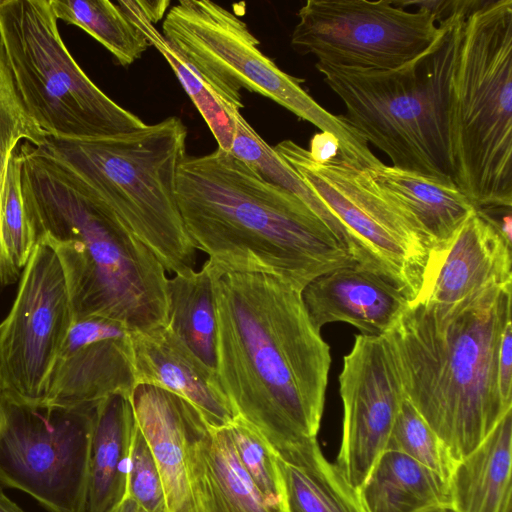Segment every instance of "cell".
<instances>
[{"label": "cell", "mask_w": 512, "mask_h": 512, "mask_svg": "<svg viewBox=\"0 0 512 512\" xmlns=\"http://www.w3.org/2000/svg\"><path fill=\"white\" fill-rule=\"evenodd\" d=\"M209 273L216 372L235 416L276 456L316 439L331 354L302 292L266 274Z\"/></svg>", "instance_id": "obj_1"}, {"label": "cell", "mask_w": 512, "mask_h": 512, "mask_svg": "<svg viewBox=\"0 0 512 512\" xmlns=\"http://www.w3.org/2000/svg\"><path fill=\"white\" fill-rule=\"evenodd\" d=\"M178 208L213 274L259 273L302 292L316 278L357 267L349 250L298 197L217 148L183 159Z\"/></svg>", "instance_id": "obj_2"}, {"label": "cell", "mask_w": 512, "mask_h": 512, "mask_svg": "<svg viewBox=\"0 0 512 512\" xmlns=\"http://www.w3.org/2000/svg\"><path fill=\"white\" fill-rule=\"evenodd\" d=\"M19 154L27 224L61 264L74 321L107 318L133 332L167 325L169 278L157 257L61 162L29 142Z\"/></svg>", "instance_id": "obj_3"}, {"label": "cell", "mask_w": 512, "mask_h": 512, "mask_svg": "<svg viewBox=\"0 0 512 512\" xmlns=\"http://www.w3.org/2000/svg\"><path fill=\"white\" fill-rule=\"evenodd\" d=\"M512 283L453 303H408L381 335L407 400L458 463L512 406L498 384V352L511 321Z\"/></svg>", "instance_id": "obj_4"}, {"label": "cell", "mask_w": 512, "mask_h": 512, "mask_svg": "<svg viewBox=\"0 0 512 512\" xmlns=\"http://www.w3.org/2000/svg\"><path fill=\"white\" fill-rule=\"evenodd\" d=\"M473 0H459L420 56L393 70L315 63L343 101L346 121L384 152L393 167L454 182L452 79L464 20Z\"/></svg>", "instance_id": "obj_5"}, {"label": "cell", "mask_w": 512, "mask_h": 512, "mask_svg": "<svg viewBox=\"0 0 512 512\" xmlns=\"http://www.w3.org/2000/svg\"><path fill=\"white\" fill-rule=\"evenodd\" d=\"M188 129L177 116L129 132L86 139L46 136L38 146L70 169L86 190L167 272L194 269L196 249L176 199Z\"/></svg>", "instance_id": "obj_6"}, {"label": "cell", "mask_w": 512, "mask_h": 512, "mask_svg": "<svg viewBox=\"0 0 512 512\" xmlns=\"http://www.w3.org/2000/svg\"><path fill=\"white\" fill-rule=\"evenodd\" d=\"M454 183L477 210L512 206V0H473L452 79Z\"/></svg>", "instance_id": "obj_7"}, {"label": "cell", "mask_w": 512, "mask_h": 512, "mask_svg": "<svg viewBox=\"0 0 512 512\" xmlns=\"http://www.w3.org/2000/svg\"><path fill=\"white\" fill-rule=\"evenodd\" d=\"M162 35L200 73L226 110L243 108L241 89L258 93L337 138L339 156L369 170L381 161L343 115H333L262 53L259 40L238 15L209 0H181L164 18ZM228 113V112H227Z\"/></svg>", "instance_id": "obj_8"}, {"label": "cell", "mask_w": 512, "mask_h": 512, "mask_svg": "<svg viewBox=\"0 0 512 512\" xmlns=\"http://www.w3.org/2000/svg\"><path fill=\"white\" fill-rule=\"evenodd\" d=\"M0 36L23 104L47 136L96 138L146 125L79 67L59 34L50 0H0Z\"/></svg>", "instance_id": "obj_9"}, {"label": "cell", "mask_w": 512, "mask_h": 512, "mask_svg": "<svg viewBox=\"0 0 512 512\" xmlns=\"http://www.w3.org/2000/svg\"><path fill=\"white\" fill-rule=\"evenodd\" d=\"M95 405L32 403L3 391L0 483L50 512H86Z\"/></svg>", "instance_id": "obj_10"}, {"label": "cell", "mask_w": 512, "mask_h": 512, "mask_svg": "<svg viewBox=\"0 0 512 512\" xmlns=\"http://www.w3.org/2000/svg\"><path fill=\"white\" fill-rule=\"evenodd\" d=\"M274 150L348 229L380 275L413 302L431 249L416 221L369 170L355 168L339 155L318 163L292 140L279 142Z\"/></svg>", "instance_id": "obj_11"}, {"label": "cell", "mask_w": 512, "mask_h": 512, "mask_svg": "<svg viewBox=\"0 0 512 512\" xmlns=\"http://www.w3.org/2000/svg\"><path fill=\"white\" fill-rule=\"evenodd\" d=\"M291 47L316 63L393 70L424 53L441 32L438 18L397 1L308 0L297 12Z\"/></svg>", "instance_id": "obj_12"}, {"label": "cell", "mask_w": 512, "mask_h": 512, "mask_svg": "<svg viewBox=\"0 0 512 512\" xmlns=\"http://www.w3.org/2000/svg\"><path fill=\"white\" fill-rule=\"evenodd\" d=\"M74 322L67 283L55 252L36 242L0 323L4 391L32 403L45 401L49 377Z\"/></svg>", "instance_id": "obj_13"}, {"label": "cell", "mask_w": 512, "mask_h": 512, "mask_svg": "<svg viewBox=\"0 0 512 512\" xmlns=\"http://www.w3.org/2000/svg\"><path fill=\"white\" fill-rule=\"evenodd\" d=\"M343 404L337 467L356 490L385 450L406 398L385 339L355 335L339 375Z\"/></svg>", "instance_id": "obj_14"}, {"label": "cell", "mask_w": 512, "mask_h": 512, "mask_svg": "<svg viewBox=\"0 0 512 512\" xmlns=\"http://www.w3.org/2000/svg\"><path fill=\"white\" fill-rule=\"evenodd\" d=\"M132 333L107 318L74 321L51 371L44 403L79 407L114 394L131 396Z\"/></svg>", "instance_id": "obj_15"}, {"label": "cell", "mask_w": 512, "mask_h": 512, "mask_svg": "<svg viewBox=\"0 0 512 512\" xmlns=\"http://www.w3.org/2000/svg\"><path fill=\"white\" fill-rule=\"evenodd\" d=\"M511 283V241L499 221L475 209L448 240L430 249L411 303H453L486 287Z\"/></svg>", "instance_id": "obj_16"}, {"label": "cell", "mask_w": 512, "mask_h": 512, "mask_svg": "<svg viewBox=\"0 0 512 512\" xmlns=\"http://www.w3.org/2000/svg\"><path fill=\"white\" fill-rule=\"evenodd\" d=\"M132 349L135 387L152 385L180 397L212 426L234 420L216 369L196 356L169 324L133 332Z\"/></svg>", "instance_id": "obj_17"}, {"label": "cell", "mask_w": 512, "mask_h": 512, "mask_svg": "<svg viewBox=\"0 0 512 512\" xmlns=\"http://www.w3.org/2000/svg\"><path fill=\"white\" fill-rule=\"evenodd\" d=\"M186 450L197 512H277L242 466L228 425L215 427L188 402Z\"/></svg>", "instance_id": "obj_18"}, {"label": "cell", "mask_w": 512, "mask_h": 512, "mask_svg": "<svg viewBox=\"0 0 512 512\" xmlns=\"http://www.w3.org/2000/svg\"><path fill=\"white\" fill-rule=\"evenodd\" d=\"M302 298L318 330L328 323L345 322L375 336L383 335L409 303L385 278L357 267L316 278L304 288Z\"/></svg>", "instance_id": "obj_19"}, {"label": "cell", "mask_w": 512, "mask_h": 512, "mask_svg": "<svg viewBox=\"0 0 512 512\" xmlns=\"http://www.w3.org/2000/svg\"><path fill=\"white\" fill-rule=\"evenodd\" d=\"M131 402L157 464L168 512H197L186 450V401L156 386L137 385Z\"/></svg>", "instance_id": "obj_20"}, {"label": "cell", "mask_w": 512, "mask_h": 512, "mask_svg": "<svg viewBox=\"0 0 512 512\" xmlns=\"http://www.w3.org/2000/svg\"><path fill=\"white\" fill-rule=\"evenodd\" d=\"M135 428L131 396L114 394L95 405L86 512H108L125 496Z\"/></svg>", "instance_id": "obj_21"}, {"label": "cell", "mask_w": 512, "mask_h": 512, "mask_svg": "<svg viewBox=\"0 0 512 512\" xmlns=\"http://www.w3.org/2000/svg\"><path fill=\"white\" fill-rule=\"evenodd\" d=\"M512 409L484 441L455 464L449 479L457 512H512Z\"/></svg>", "instance_id": "obj_22"}, {"label": "cell", "mask_w": 512, "mask_h": 512, "mask_svg": "<svg viewBox=\"0 0 512 512\" xmlns=\"http://www.w3.org/2000/svg\"><path fill=\"white\" fill-rule=\"evenodd\" d=\"M378 184L416 221L431 249L448 240L475 210L454 182L381 163L369 170Z\"/></svg>", "instance_id": "obj_23"}, {"label": "cell", "mask_w": 512, "mask_h": 512, "mask_svg": "<svg viewBox=\"0 0 512 512\" xmlns=\"http://www.w3.org/2000/svg\"><path fill=\"white\" fill-rule=\"evenodd\" d=\"M357 491L366 512H423L451 505L448 481L393 449L379 455Z\"/></svg>", "instance_id": "obj_24"}, {"label": "cell", "mask_w": 512, "mask_h": 512, "mask_svg": "<svg viewBox=\"0 0 512 512\" xmlns=\"http://www.w3.org/2000/svg\"><path fill=\"white\" fill-rule=\"evenodd\" d=\"M276 459L288 512H366L358 491L325 458L316 439Z\"/></svg>", "instance_id": "obj_25"}, {"label": "cell", "mask_w": 512, "mask_h": 512, "mask_svg": "<svg viewBox=\"0 0 512 512\" xmlns=\"http://www.w3.org/2000/svg\"><path fill=\"white\" fill-rule=\"evenodd\" d=\"M234 122V137L230 153L254 169L264 180L279 186L304 202L349 250L357 268L379 274L370 257L348 229L303 181V179L267 144L245 120L241 112L228 111Z\"/></svg>", "instance_id": "obj_26"}, {"label": "cell", "mask_w": 512, "mask_h": 512, "mask_svg": "<svg viewBox=\"0 0 512 512\" xmlns=\"http://www.w3.org/2000/svg\"><path fill=\"white\" fill-rule=\"evenodd\" d=\"M131 22L166 59L181 86L206 122L218 143V148L230 152L234 137V122L221 106L218 97L186 57L174 47L154 23L160 20L169 1H117Z\"/></svg>", "instance_id": "obj_27"}, {"label": "cell", "mask_w": 512, "mask_h": 512, "mask_svg": "<svg viewBox=\"0 0 512 512\" xmlns=\"http://www.w3.org/2000/svg\"><path fill=\"white\" fill-rule=\"evenodd\" d=\"M169 325L190 350L216 369V318L211 275L204 264L168 279Z\"/></svg>", "instance_id": "obj_28"}, {"label": "cell", "mask_w": 512, "mask_h": 512, "mask_svg": "<svg viewBox=\"0 0 512 512\" xmlns=\"http://www.w3.org/2000/svg\"><path fill=\"white\" fill-rule=\"evenodd\" d=\"M55 17L86 31L122 66L141 58L150 43L117 2L50 0Z\"/></svg>", "instance_id": "obj_29"}, {"label": "cell", "mask_w": 512, "mask_h": 512, "mask_svg": "<svg viewBox=\"0 0 512 512\" xmlns=\"http://www.w3.org/2000/svg\"><path fill=\"white\" fill-rule=\"evenodd\" d=\"M46 133L28 114L14 83L0 36V204L8 165L21 141L43 145ZM21 270L9 260L0 234V289L15 283Z\"/></svg>", "instance_id": "obj_30"}, {"label": "cell", "mask_w": 512, "mask_h": 512, "mask_svg": "<svg viewBox=\"0 0 512 512\" xmlns=\"http://www.w3.org/2000/svg\"><path fill=\"white\" fill-rule=\"evenodd\" d=\"M228 427L237 456L263 499L277 512H288L276 455L268 443L238 416Z\"/></svg>", "instance_id": "obj_31"}, {"label": "cell", "mask_w": 512, "mask_h": 512, "mask_svg": "<svg viewBox=\"0 0 512 512\" xmlns=\"http://www.w3.org/2000/svg\"><path fill=\"white\" fill-rule=\"evenodd\" d=\"M385 449L408 455L449 483L455 465L437 435L407 398L395 418Z\"/></svg>", "instance_id": "obj_32"}, {"label": "cell", "mask_w": 512, "mask_h": 512, "mask_svg": "<svg viewBox=\"0 0 512 512\" xmlns=\"http://www.w3.org/2000/svg\"><path fill=\"white\" fill-rule=\"evenodd\" d=\"M21 157L16 150L10 158L0 204V234L9 260L22 270L33 248L22 198Z\"/></svg>", "instance_id": "obj_33"}, {"label": "cell", "mask_w": 512, "mask_h": 512, "mask_svg": "<svg viewBox=\"0 0 512 512\" xmlns=\"http://www.w3.org/2000/svg\"><path fill=\"white\" fill-rule=\"evenodd\" d=\"M125 495L148 512H168L157 464L137 423L131 444Z\"/></svg>", "instance_id": "obj_34"}, {"label": "cell", "mask_w": 512, "mask_h": 512, "mask_svg": "<svg viewBox=\"0 0 512 512\" xmlns=\"http://www.w3.org/2000/svg\"><path fill=\"white\" fill-rule=\"evenodd\" d=\"M498 384L504 403L512 406V321L506 324L500 340Z\"/></svg>", "instance_id": "obj_35"}, {"label": "cell", "mask_w": 512, "mask_h": 512, "mask_svg": "<svg viewBox=\"0 0 512 512\" xmlns=\"http://www.w3.org/2000/svg\"><path fill=\"white\" fill-rule=\"evenodd\" d=\"M340 145L335 136L326 132L316 133L310 140L309 154L318 163H326L339 155Z\"/></svg>", "instance_id": "obj_36"}, {"label": "cell", "mask_w": 512, "mask_h": 512, "mask_svg": "<svg viewBox=\"0 0 512 512\" xmlns=\"http://www.w3.org/2000/svg\"><path fill=\"white\" fill-rule=\"evenodd\" d=\"M108 512H148L139 503L131 497L125 495L115 506Z\"/></svg>", "instance_id": "obj_37"}, {"label": "cell", "mask_w": 512, "mask_h": 512, "mask_svg": "<svg viewBox=\"0 0 512 512\" xmlns=\"http://www.w3.org/2000/svg\"><path fill=\"white\" fill-rule=\"evenodd\" d=\"M0 512H25L18 504L12 501L0 487Z\"/></svg>", "instance_id": "obj_38"}, {"label": "cell", "mask_w": 512, "mask_h": 512, "mask_svg": "<svg viewBox=\"0 0 512 512\" xmlns=\"http://www.w3.org/2000/svg\"><path fill=\"white\" fill-rule=\"evenodd\" d=\"M423 512H457L451 505L438 506L434 508H430Z\"/></svg>", "instance_id": "obj_39"}, {"label": "cell", "mask_w": 512, "mask_h": 512, "mask_svg": "<svg viewBox=\"0 0 512 512\" xmlns=\"http://www.w3.org/2000/svg\"><path fill=\"white\" fill-rule=\"evenodd\" d=\"M3 391H4V382H3L1 368H0V395L2 394Z\"/></svg>", "instance_id": "obj_40"}]
</instances>
